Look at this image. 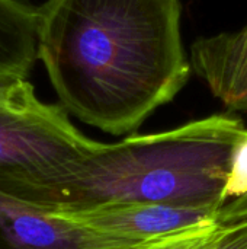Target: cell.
Instances as JSON below:
<instances>
[{
	"mask_svg": "<svg viewBox=\"0 0 247 249\" xmlns=\"http://www.w3.org/2000/svg\"><path fill=\"white\" fill-rule=\"evenodd\" d=\"M77 213L90 228L131 242H150L224 220V207H194L162 203H121Z\"/></svg>",
	"mask_w": 247,
	"mask_h": 249,
	"instance_id": "5b68a950",
	"label": "cell"
},
{
	"mask_svg": "<svg viewBox=\"0 0 247 249\" xmlns=\"http://www.w3.org/2000/svg\"><path fill=\"white\" fill-rule=\"evenodd\" d=\"M223 197L226 204L247 197V128L243 130L233 147Z\"/></svg>",
	"mask_w": 247,
	"mask_h": 249,
	"instance_id": "ba28073f",
	"label": "cell"
},
{
	"mask_svg": "<svg viewBox=\"0 0 247 249\" xmlns=\"http://www.w3.org/2000/svg\"><path fill=\"white\" fill-rule=\"evenodd\" d=\"M38 58L60 105L87 125L132 134L191 74L179 0H47Z\"/></svg>",
	"mask_w": 247,
	"mask_h": 249,
	"instance_id": "6da1fadb",
	"label": "cell"
},
{
	"mask_svg": "<svg viewBox=\"0 0 247 249\" xmlns=\"http://www.w3.org/2000/svg\"><path fill=\"white\" fill-rule=\"evenodd\" d=\"M224 223L226 219L223 222L198 226L182 233L159 239L146 249H205L218 236Z\"/></svg>",
	"mask_w": 247,
	"mask_h": 249,
	"instance_id": "9c48e42d",
	"label": "cell"
},
{
	"mask_svg": "<svg viewBox=\"0 0 247 249\" xmlns=\"http://www.w3.org/2000/svg\"><path fill=\"white\" fill-rule=\"evenodd\" d=\"M191 67L227 108L247 112V23L236 32L198 38Z\"/></svg>",
	"mask_w": 247,
	"mask_h": 249,
	"instance_id": "8992f818",
	"label": "cell"
},
{
	"mask_svg": "<svg viewBox=\"0 0 247 249\" xmlns=\"http://www.w3.org/2000/svg\"><path fill=\"white\" fill-rule=\"evenodd\" d=\"M226 210H227L229 214H237V213H242V212H247V197L243 198V200L227 203Z\"/></svg>",
	"mask_w": 247,
	"mask_h": 249,
	"instance_id": "8fae6325",
	"label": "cell"
},
{
	"mask_svg": "<svg viewBox=\"0 0 247 249\" xmlns=\"http://www.w3.org/2000/svg\"><path fill=\"white\" fill-rule=\"evenodd\" d=\"M150 242L102 233L77 213L49 210L0 191V249H137Z\"/></svg>",
	"mask_w": 247,
	"mask_h": 249,
	"instance_id": "277c9868",
	"label": "cell"
},
{
	"mask_svg": "<svg viewBox=\"0 0 247 249\" xmlns=\"http://www.w3.org/2000/svg\"><path fill=\"white\" fill-rule=\"evenodd\" d=\"M166 238H167V236H166ZM162 239H163V238H162ZM157 241H159V239H157ZM153 242H156V241H153ZM153 242H150V244H146V245H143V247H140V248H137V249H146L147 247H150V245H151Z\"/></svg>",
	"mask_w": 247,
	"mask_h": 249,
	"instance_id": "7c38bea8",
	"label": "cell"
},
{
	"mask_svg": "<svg viewBox=\"0 0 247 249\" xmlns=\"http://www.w3.org/2000/svg\"><path fill=\"white\" fill-rule=\"evenodd\" d=\"M38 7L0 0V77H26L38 58Z\"/></svg>",
	"mask_w": 247,
	"mask_h": 249,
	"instance_id": "52a82bcc",
	"label": "cell"
},
{
	"mask_svg": "<svg viewBox=\"0 0 247 249\" xmlns=\"http://www.w3.org/2000/svg\"><path fill=\"white\" fill-rule=\"evenodd\" d=\"M96 144L61 105L42 102L26 77H0V191L61 212Z\"/></svg>",
	"mask_w": 247,
	"mask_h": 249,
	"instance_id": "3957f363",
	"label": "cell"
},
{
	"mask_svg": "<svg viewBox=\"0 0 247 249\" xmlns=\"http://www.w3.org/2000/svg\"><path fill=\"white\" fill-rule=\"evenodd\" d=\"M205 249H247V212L227 217L218 236Z\"/></svg>",
	"mask_w": 247,
	"mask_h": 249,
	"instance_id": "30bf717a",
	"label": "cell"
},
{
	"mask_svg": "<svg viewBox=\"0 0 247 249\" xmlns=\"http://www.w3.org/2000/svg\"><path fill=\"white\" fill-rule=\"evenodd\" d=\"M245 128L239 117L215 114L160 133L98 142L61 212L121 203L223 209L231 152Z\"/></svg>",
	"mask_w": 247,
	"mask_h": 249,
	"instance_id": "7a4b0ae2",
	"label": "cell"
}]
</instances>
